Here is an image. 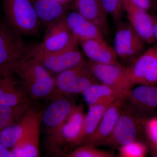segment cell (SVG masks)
<instances>
[{"mask_svg":"<svg viewBox=\"0 0 157 157\" xmlns=\"http://www.w3.org/2000/svg\"><path fill=\"white\" fill-rule=\"evenodd\" d=\"M114 101L104 102L89 107V110L85 117L80 145L84 144L95 133L105 111Z\"/></svg>","mask_w":157,"mask_h":157,"instance_id":"cell-24","label":"cell"},{"mask_svg":"<svg viewBox=\"0 0 157 157\" xmlns=\"http://www.w3.org/2000/svg\"><path fill=\"white\" fill-rule=\"evenodd\" d=\"M145 131L155 151H157V118H153L146 122Z\"/></svg>","mask_w":157,"mask_h":157,"instance_id":"cell-29","label":"cell"},{"mask_svg":"<svg viewBox=\"0 0 157 157\" xmlns=\"http://www.w3.org/2000/svg\"><path fill=\"white\" fill-rule=\"evenodd\" d=\"M119 155L122 157H143L147 152V148L144 144L135 140L120 146Z\"/></svg>","mask_w":157,"mask_h":157,"instance_id":"cell-27","label":"cell"},{"mask_svg":"<svg viewBox=\"0 0 157 157\" xmlns=\"http://www.w3.org/2000/svg\"><path fill=\"white\" fill-rule=\"evenodd\" d=\"M157 57V48L151 47L138 56L128 67L133 85L141 84L152 67Z\"/></svg>","mask_w":157,"mask_h":157,"instance_id":"cell-22","label":"cell"},{"mask_svg":"<svg viewBox=\"0 0 157 157\" xmlns=\"http://www.w3.org/2000/svg\"><path fill=\"white\" fill-rule=\"evenodd\" d=\"M113 154L100 150L93 144H85L70 151L67 155L68 157H112Z\"/></svg>","mask_w":157,"mask_h":157,"instance_id":"cell-26","label":"cell"},{"mask_svg":"<svg viewBox=\"0 0 157 157\" xmlns=\"http://www.w3.org/2000/svg\"><path fill=\"white\" fill-rule=\"evenodd\" d=\"M21 36L6 21L0 20V66L19 63L25 57L27 48Z\"/></svg>","mask_w":157,"mask_h":157,"instance_id":"cell-10","label":"cell"},{"mask_svg":"<svg viewBox=\"0 0 157 157\" xmlns=\"http://www.w3.org/2000/svg\"><path fill=\"white\" fill-rule=\"evenodd\" d=\"M32 107L31 102L15 106H0V132L19 121Z\"/></svg>","mask_w":157,"mask_h":157,"instance_id":"cell-25","label":"cell"},{"mask_svg":"<svg viewBox=\"0 0 157 157\" xmlns=\"http://www.w3.org/2000/svg\"><path fill=\"white\" fill-rule=\"evenodd\" d=\"M66 19L70 30L78 41L104 39V35L100 29L77 11H72L66 14Z\"/></svg>","mask_w":157,"mask_h":157,"instance_id":"cell-20","label":"cell"},{"mask_svg":"<svg viewBox=\"0 0 157 157\" xmlns=\"http://www.w3.org/2000/svg\"><path fill=\"white\" fill-rule=\"evenodd\" d=\"M41 115L11 150L12 157L40 156Z\"/></svg>","mask_w":157,"mask_h":157,"instance_id":"cell-17","label":"cell"},{"mask_svg":"<svg viewBox=\"0 0 157 157\" xmlns=\"http://www.w3.org/2000/svg\"><path fill=\"white\" fill-rule=\"evenodd\" d=\"M19 64L0 72V106H15L31 102L15 72Z\"/></svg>","mask_w":157,"mask_h":157,"instance_id":"cell-12","label":"cell"},{"mask_svg":"<svg viewBox=\"0 0 157 157\" xmlns=\"http://www.w3.org/2000/svg\"><path fill=\"white\" fill-rule=\"evenodd\" d=\"M53 1H56V2L63 3V4H65V5H67L68 3L71 2H74V0H53Z\"/></svg>","mask_w":157,"mask_h":157,"instance_id":"cell-34","label":"cell"},{"mask_svg":"<svg viewBox=\"0 0 157 157\" xmlns=\"http://www.w3.org/2000/svg\"><path fill=\"white\" fill-rule=\"evenodd\" d=\"M6 21L21 35L38 32L40 21L32 0H1Z\"/></svg>","mask_w":157,"mask_h":157,"instance_id":"cell-3","label":"cell"},{"mask_svg":"<svg viewBox=\"0 0 157 157\" xmlns=\"http://www.w3.org/2000/svg\"><path fill=\"white\" fill-rule=\"evenodd\" d=\"M78 42L90 61L100 64L118 63L114 48L111 47L104 39H87Z\"/></svg>","mask_w":157,"mask_h":157,"instance_id":"cell-16","label":"cell"},{"mask_svg":"<svg viewBox=\"0 0 157 157\" xmlns=\"http://www.w3.org/2000/svg\"><path fill=\"white\" fill-rule=\"evenodd\" d=\"M59 92L63 95L82 94L97 80L93 76L85 61L76 67L58 74L55 78Z\"/></svg>","mask_w":157,"mask_h":157,"instance_id":"cell-5","label":"cell"},{"mask_svg":"<svg viewBox=\"0 0 157 157\" xmlns=\"http://www.w3.org/2000/svg\"><path fill=\"white\" fill-rule=\"evenodd\" d=\"M139 7L148 11L152 8L151 0H131Z\"/></svg>","mask_w":157,"mask_h":157,"instance_id":"cell-31","label":"cell"},{"mask_svg":"<svg viewBox=\"0 0 157 157\" xmlns=\"http://www.w3.org/2000/svg\"><path fill=\"white\" fill-rule=\"evenodd\" d=\"M152 8L157 11V0H151Z\"/></svg>","mask_w":157,"mask_h":157,"instance_id":"cell-36","label":"cell"},{"mask_svg":"<svg viewBox=\"0 0 157 157\" xmlns=\"http://www.w3.org/2000/svg\"><path fill=\"white\" fill-rule=\"evenodd\" d=\"M141 84L156 85L157 84V57L148 74Z\"/></svg>","mask_w":157,"mask_h":157,"instance_id":"cell-30","label":"cell"},{"mask_svg":"<svg viewBox=\"0 0 157 157\" xmlns=\"http://www.w3.org/2000/svg\"><path fill=\"white\" fill-rule=\"evenodd\" d=\"M90 71L97 81L125 92L134 86L131 81L128 67L119 63L100 64L88 62Z\"/></svg>","mask_w":157,"mask_h":157,"instance_id":"cell-11","label":"cell"},{"mask_svg":"<svg viewBox=\"0 0 157 157\" xmlns=\"http://www.w3.org/2000/svg\"><path fill=\"white\" fill-rule=\"evenodd\" d=\"M141 123L133 106H124L112 133L101 145L120 147L136 140Z\"/></svg>","mask_w":157,"mask_h":157,"instance_id":"cell-6","label":"cell"},{"mask_svg":"<svg viewBox=\"0 0 157 157\" xmlns=\"http://www.w3.org/2000/svg\"><path fill=\"white\" fill-rule=\"evenodd\" d=\"M17 64H16L6 65V66H0V72H2L3 70H6V69H7V68L10 67L15 66V65Z\"/></svg>","mask_w":157,"mask_h":157,"instance_id":"cell-35","label":"cell"},{"mask_svg":"<svg viewBox=\"0 0 157 157\" xmlns=\"http://www.w3.org/2000/svg\"><path fill=\"white\" fill-rule=\"evenodd\" d=\"M40 21L48 24L64 17L66 5L53 0H32Z\"/></svg>","mask_w":157,"mask_h":157,"instance_id":"cell-23","label":"cell"},{"mask_svg":"<svg viewBox=\"0 0 157 157\" xmlns=\"http://www.w3.org/2000/svg\"><path fill=\"white\" fill-rule=\"evenodd\" d=\"M78 39L73 35L69 44L62 50L53 53L26 56L39 62L50 73H59L85 61L78 48Z\"/></svg>","mask_w":157,"mask_h":157,"instance_id":"cell-4","label":"cell"},{"mask_svg":"<svg viewBox=\"0 0 157 157\" xmlns=\"http://www.w3.org/2000/svg\"><path fill=\"white\" fill-rule=\"evenodd\" d=\"M66 15L48 24L43 42L27 48V56L54 53L63 49L69 44L73 35L66 21Z\"/></svg>","mask_w":157,"mask_h":157,"instance_id":"cell-7","label":"cell"},{"mask_svg":"<svg viewBox=\"0 0 157 157\" xmlns=\"http://www.w3.org/2000/svg\"><path fill=\"white\" fill-rule=\"evenodd\" d=\"M41 114L42 111L31 107L19 121L0 132V144L11 150Z\"/></svg>","mask_w":157,"mask_h":157,"instance_id":"cell-14","label":"cell"},{"mask_svg":"<svg viewBox=\"0 0 157 157\" xmlns=\"http://www.w3.org/2000/svg\"><path fill=\"white\" fill-rule=\"evenodd\" d=\"M114 49L118 57L125 61H134L144 52L146 42L128 22L117 23Z\"/></svg>","mask_w":157,"mask_h":157,"instance_id":"cell-8","label":"cell"},{"mask_svg":"<svg viewBox=\"0 0 157 157\" xmlns=\"http://www.w3.org/2000/svg\"><path fill=\"white\" fill-rule=\"evenodd\" d=\"M124 12L130 25L146 44L156 42L152 29V16L148 11L139 7L131 0H123Z\"/></svg>","mask_w":157,"mask_h":157,"instance_id":"cell-13","label":"cell"},{"mask_svg":"<svg viewBox=\"0 0 157 157\" xmlns=\"http://www.w3.org/2000/svg\"><path fill=\"white\" fill-rule=\"evenodd\" d=\"M0 157H12L10 150L6 148L0 144Z\"/></svg>","mask_w":157,"mask_h":157,"instance_id":"cell-32","label":"cell"},{"mask_svg":"<svg viewBox=\"0 0 157 157\" xmlns=\"http://www.w3.org/2000/svg\"><path fill=\"white\" fill-rule=\"evenodd\" d=\"M85 114L83 106L75 105L46 149L52 155H66L70 148L80 145Z\"/></svg>","mask_w":157,"mask_h":157,"instance_id":"cell-2","label":"cell"},{"mask_svg":"<svg viewBox=\"0 0 157 157\" xmlns=\"http://www.w3.org/2000/svg\"><path fill=\"white\" fill-rule=\"evenodd\" d=\"M15 72L31 100L52 101L63 95L57 89L51 73L33 58L26 56Z\"/></svg>","mask_w":157,"mask_h":157,"instance_id":"cell-1","label":"cell"},{"mask_svg":"<svg viewBox=\"0 0 157 157\" xmlns=\"http://www.w3.org/2000/svg\"><path fill=\"white\" fill-rule=\"evenodd\" d=\"M75 106L72 101L63 95L53 99L42 111L41 126L45 135L46 147L51 143Z\"/></svg>","mask_w":157,"mask_h":157,"instance_id":"cell-9","label":"cell"},{"mask_svg":"<svg viewBox=\"0 0 157 157\" xmlns=\"http://www.w3.org/2000/svg\"><path fill=\"white\" fill-rule=\"evenodd\" d=\"M101 4L107 14L113 21L117 23L120 21L124 12L123 0H101Z\"/></svg>","mask_w":157,"mask_h":157,"instance_id":"cell-28","label":"cell"},{"mask_svg":"<svg viewBox=\"0 0 157 157\" xmlns=\"http://www.w3.org/2000/svg\"><path fill=\"white\" fill-rule=\"evenodd\" d=\"M76 11L91 21L100 29L103 35L109 32L108 14L101 0H74Z\"/></svg>","mask_w":157,"mask_h":157,"instance_id":"cell-18","label":"cell"},{"mask_svg":"<svg viewBox=\"0 0 157 157\" xmlns=\"http://www.w3.org/2000/svg\"><path fill=\"white\" fill-rule=\"evenodd\" d=\"M124 96L133 106L142 111L157 109V86L155 85L141 84L126 91Z\"/></svg>","mask_w":157,"mask_h":157,"instance_id":"cell-19","label":"cell"},{"mask_svg":"<svg viewBox=\"0 0 157 157\" xmlns=\"http://www.w3.org/2000/svg\"><path fill=\"white\" fill-rule=\"evenodd\" d=\"M122 91L103 83H94L82 93L89 107L107 102H112L124 96Z\"/></svg>","mask_w":157,"mask_h":157,"instance_id":"cell-21","label":"cell"},{"mask_svg":"<svg viewBox=\"0 0 157 157\" xmlns=\"http://www.w3.org/2000/svg\"><path fill=\"white\" fill-rule=\"evenodd\" d=\"M152 20V29L154 36L156 42L157 41V15H151Z\"/></svg>","mask_w":157,"mask_h":157,"instance_id":"cell-33","label":"cell"},{"mask_svg":"<svg viewBox=\"0 0 157 157\" xmlns=\"http://www.w3.org/2000/svg\"><path fill=\"white\" fill-rule=\"evenodd\" d=\"M125 97L117 99L105 111L96 132L84 144H101L110 136L125 103Z\"/></svg>","mask_w":157,"mask_h":157,"instance_id":"cell-15","label":"cell"}]
</instances>
